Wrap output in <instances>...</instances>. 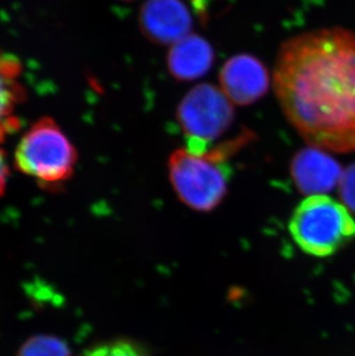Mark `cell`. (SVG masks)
Listing matches in <instances>:
<instances>
[{"label": "cell", "mask_w": 355, "mask_h": 356, "mask_svg": "<svg viewBox=\"0 0 355 356\" xmlns=\"http://www.w3.org/2000/svg\"><path fill=\"white\" fill-rule=\"evenodd\" d=\"M139 24L150 42L172 47L191 35L193 19L181 0H147L140 10Z\"/></svg>", "instance_id": "52a82bcc"}, {"label": "cell", "mask_w": 355, "mask_h": 356, "mask_svg": "<svg viewBox=\"0 0 355 356\" xmlns=\"http://www.w3.org/2000/svg\"><path fill=\"white\" fill-rule=\"evenodd\" d=\"M77 161V152L70 138L51 118L35 122L15 150L17 170L45 185L68 181Z\"/></svg>", "instance_id": "277c9868"}, {"label": "cell", "mask_w": 355, "mask_h": 356, "mask_svg": "<svg viewBox=\"0 0 355 356\" xmlns=\"http://www.w3.org/2000/svg\"><path fill=\"white\" fill-rule=\"evenodd\" d=\"M84 356H148L141 347L128 340H111L98 343L84 352Z\"/></svg>", "instance_id": "7c38bea8"}, {"label": "cell", "mask_w": 355, "mask_h": 356, "mask_svg": "<svg viewBox=\"0 0 355 356\" xmlns=\"http://www.w3.org/2000/svg\"><path fill=\"white\" fill-rule=\"evenodd\" d=\"M253 138L244 131L238 138L214 147L203 155L178 149L168 159V175L175 194L195 211H212L228 192L231 168L228 159Z\"/></svg>", "instance_id": "7a4b0ae2"}, {"label": "cell", "mask_w": 355, "mask_h": 356, "mask_svg": "<svg viewBox=\"0 0 355 356\" xmlns=\"http://www.w3.org/2000/svg\"><path fill=\"white\" fill-rule=\"evenodd\" d=\"M221 90L235 104L251 105L269 91L268 68L251 54H237L230 58L219 73Z\"/></svg>", "instance_id": "8992f818"}, {"label": "cell", "mask_w": 355, "mask_h": 356, "mask_svg": "<svg viewBox=\"0 0 355 356\" xmlns=\"http://www.w3.org/2000/svg\"><path fill=\"white\" fill-rule=\"evenodd\" d=\"M233 103L214 84L195 86L178 106L177 119L187 150L203 155L235 121Z\"/></svg>", "instance_id": "5b68a950"}, {"label": "cell", "mask_w": 355, "mask_h": 356, "mask_svg": "<svg viewBox=\"0 0 355 356\" xmlns=\"http://www.w3.org/2000/svg\"><path fill=\"white\" fill-rule=\"evenodd\" d=\"M17 356H72L64 340L51 334H37L26 340Z\"/></svg>", "instance_id": "8fae6325"}, {"label": "cell", "mask_w": 355, "mask_h": 356, "mask_svg": "<svg viewBox=\"0 0 355 356\" xmlns=\"http://www.w3.org/2000/svg\"><path fill=\"white\" fill-rule=\"evenodd\" d=\"M214 63V49L208 40L198 35H188L168 51V72L180 82L201 79L212 70Z\"/></svg>", "instance_id": "9c48e42d"}, {"label": "cell", "mask_w": 355, "mask_h": 356, "mask_svg": "<svg viewBox=\"0 0 355 356\" xmlns=\"http://www.w3.org/2000/svg\"><path fill=\"white\" fill-rule=\"evenodd\" d=\"M288 231L302 252L328 257L355 238V220L345 205L326 195H310L294 209Z\"/></svg>", "instance_id": "3957f363"}, {"label": "cell", "mask_w": 355, "mask_h": 356, "mask_svg": "<svg viewBox=\"0 0 355 356\" xmlns=\"http://www.w3.org/2000/svg\"><path fill=\"white\" fill-rule=\"evenodd\" d=\"M191 3L202 22L207 24L209 19L208 0H191Z\"/></svg>", "instance_id": "5bb4252c"}, {"label": "cell", "mask_w": 355, "mask_h": 356, "mask_svg": "<svg viewBox=\"0 0 355 356\" xmlns=\"http://www.w3.org/2000/svg\"><path fill=\"white\" fill-rule=\"evenodd\" d=\"M7 178H8V166H7L6 157H5V152L0 149V195L5 191Z\"/></svg>", "instance_id": "9a60e30c"}, {"label": "cell", "mask_w": 355, "mask_h": 356, "mask_svg": "<svg viewBox=\"0 0 355 356\" xmlns=\"http://www.w3.org/2000/svg\"><path fill=\"white\" fill-rule=\"evenodd\" d=\"M20 74L17 58L0 52V143L20 128L15 111L26 95L19 80Z\"/></svg>", "instance_id": "30bf717a"}, {"label": "cell", "mask_w": 355, "mask_h": 356, "mask_svg": "<svg viewBox=\"0 0 355 356\" xmlns=\"http://www.w3.org/2000/svg\"><path fill=\"white\" fill-rule=\"evenodd\" d=\"M274 89L285 117L310 147L355 150V35L310 31L283 44Z\"/></svg>", "instance_id": "6da1fadb"}, {"label": "cell", "mask_w": 355, "mask_h": 356, "mask_svg": "<svg viewBox=\"0 0 355 356\" xmlns=\"http://www.w3.org/2000/svg\"><path fill=\"white\" fill-rule=\"evenodd\" d=\"M124 1H133V0H124Z\"/></svg>", "instance_id": "2e32d148"}, {"label": "cell", "mask_w": 355, "mask_h": 356, "mask_svg": "<svg viewBox=\"0 0 355 356\" xmlns=\"http://www.w3.org/2000/svg\"><path fill=\"white\" fill-rule=\"evenodd\" d=\"M339 195L346 208L355 213V163L342 173L339 181Z\"/></svg>", "instance_id": "4fadbf2b"}, {"label": "cell", "mask_w": 355, "mask_h": 356, "mask_svg": "<svg viewBox=\"0 0 355 356\" xmlns=\"http://www.w3.org/2000/svg\"><path fill=\"white\" fill-rule=\"evenodd\" d=\"M291 177L297 188L307 195H324L338 185L342 168L322 149L303 148L291 161Z\"/></svg>", "instance_id": "ba28073f"}]
</instances>
